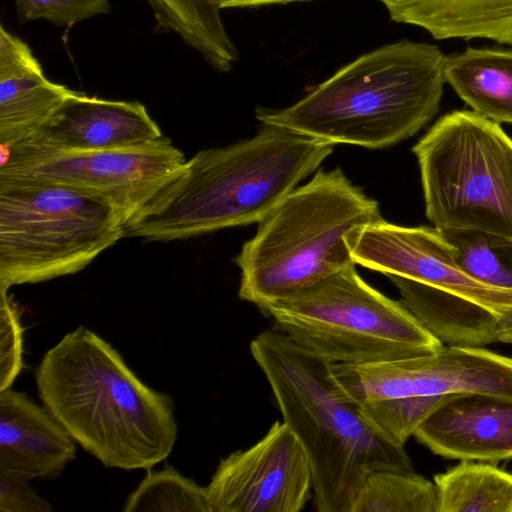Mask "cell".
<instances>
[{
	"label": "cell",
	"instance_id": "obj_1",
	"mask_svg": "<svg viewBox=\"0 0 512 512\" xmlns=\"http://www.w3.org/2000/svg\"><path fill=\"white\" fill-rule=\"evenodd\" d=\"M270 124L249 139L199 150L124 225L125 237L184 240L258 223L333 152Z\"/></svg>",
	"mask_w": 512,
	"mask_h": 512
},
{
	"label": "cell",
	"instance_id": "obj_2",
	"mask_svg": "<svg viewBox=\"0 0 512 512\" xmlns=\"http://www.w3.org/2000/svg\"><path fill=\"white\" fill-rule=\"evenodd\" d=\"M44 407L107 468L146 469L177 438L171 397L143 383L121 355L84 326L67 333L35 370Z\"/></svg>",
	"mask_w": 512,
	"mask_h": 512
},
{
	"label": "cell",
	"instance_id": "obj_3",
	"mask_svg": "<svg viewBox=\"0 0 512 512\" xmlns=\"http://www.w3.org/2000/svg\"><path fill=\"white\" fill-rule=\"evenodd\" d=\"M444 57L429 43L387 44L341 67L286 108L257 107L256 118L333 145L383 149L416 134L438 112Z\"/></svg>",
	"mask_w": 512,
	"mask_h": 512
},
{
	"label": "cell",
	"instance_id": "obj_4",
	"mask_svg": "<svg viewBox=\"0 0 512 512\" xmlns=\"http://www.w3.org/2000/svg\"><path fill=\"white\" fill-rule=\"evenodd\" d=\"M251 354L282 414L308 457L315 508L352 512L368 474L412 470L404 446L389 442L343 398L332 363L272 328L256 336Z\"/></svg>",
	"mask_w": 512,
	"mask_h": 512
},
{
	"label": "cell",
	"instance_id": "obj_5",
	"mask_svg": "<svg viewBox=\"0 0 512 512\" xmlns=\"http://www.w3.org/2000/svg\"><path fill=\"white\" fill-rule=\"evenodd\" d=\"M382 218L378 202L340 167L317 170L259 222L234 259L238 295L259 310L355 264L348 234Z\"/></svg>",
	"mask_w": 512,
	"mask_h": 512
},
{
	"label": "cell",
	"instance_id": "obj_6",
	"mask_svg": "<svg viewBox=\"0 0 512 512\" xmlns=\"http://www.w3.org/2000/svg\"><path fill=\"white\" fill-rule=\"evenodd\" d=\"M106 198L72 186L0 177V289L75 274L125 237Z\"/></svg>",
	"mask_w": 512,
	"mask_h": 512
},
{
	"label": "cell",
	"instance_id": "obj_7",
	"mask_svg": "<svg viewBox=\"0 0 512 512\" xmlns=\"http://www.w3.org/2000/svg\"><path fill=\"white\" fill-rule=\"evenodd\" d=\"M355 265L261 312L296 344L334 364L405 359L443 345L402 301L367 284Z\"/></svg>",
	"mask_w": 512,
	"mask_h": 512
},
{
	"label": "cell",
	"instance_id": "obj_8",
	"mask_svg": "<svg viewBox=\"0 0 512 512\" xmlns=\"http://www.w3.org/2000/svg\"><path fill=\"white\" fill-rule=\"evenodd\" d=\"M426 217L439 231L512 240V139L474 111L442 116L413 146Z\"/></svg>",
	"mask_w": 512,
	"mask_h": 512
},
{
	"label": "cell",
	"instance_id": "obj_9",
	"mask_svg": "<svg viewBox=\"0 0 512 512\" xmlns=\"http://www.w3.org/2000/svg\"><path fill=\"white\" fill-rule=\"evenodd\" d=\"M340 395L354 404L408 396L482 393L512 399V358L479 346L442 345L391 361L331 365Z\"/></svg>",
	"mask_w": 512,
	"mask_h": 512
},
{
	"label": "cell",
	"instance_id": "obj_10",
	"mask_svg": "<svg viewBox=\"0 0 512 512\" xmlns=\"http://www.w3.org/2000/svg\"><path fill=\"white\" fill-rule=\"evenodd\" d=\"M186 161L170 139L126 148L59 152L0 168V177H26L72 186L109 200L125 222L141 209Z\"/></svg>",
	"mask_w": 512,
	"mask_h": 512
},
{
	"label": "cell",
	"instance_id": "obj_11",
	"mask_svg": "<svg viewBox=\"0 0 512 512\" xmlns=\"http://www.w3.org/2000/svg\"><path fill=\"white\" fill-rule=\"evenodd\" d=\"M204 491L210 512H299L313 491L310 463L291 428L276 421L223 458Z\"/></svg>",
	"mask_w": 512,
	"mask_h": 512
},
{
	"label": "cell",
	"instance_id": "obj_12",
	"mask_svg": "<svg viewBox=\"0 0 512 512\" xmlns=\"http://www.w3.org/2000/svg\"><path fill=\"white\" fill-rule=\"evenodd\" d=\"M346 241L355 264L450 292L500 316L512 310V290L470 276L435 227H405L380 218L352 230Z\"/></svg>",
	"mask_w": 512,
	"mask_h": 512
},
{
	"label": "cell",
	"instance_id": "obj_13",
	"mask_svg": "<svg viewBox=\"0 0 512 512\" xmlns=\"http://www.w3.org/2000/svg\"><path fill=\"white\" fill-rule=\"evenodd\" d=\"M162 137L160 127L140 102L107 100L78 92L33 136L0 146V168L51 153L126 148Z\"/></svg>",
	"mask_w": 512,
	"mask_h": 512
},
{
	"label": "cell",
	"instance_id": "obj_14",
	"mask_svg": "<svg viewBox=\"0 0 512 512\" xmlns=\"http://www.w3.org/2000/svg\"><path fill=\"white\" fill-rule=\"evenodd\" d=\"M448 459L495 463L512 458V399L482 393L456 394L413 435Z\"/></svg>",
	"mask_w": 512,
	"mask_h": 512
},
{
	"label": "cell",
	"instance_id": "obj_15",
	"mask_svg": "<svg viewBox=\"0 0 512 512\" xmlns=\"http://www.w3.org/2000/svg\"><path fill=\"white\" fill-rule=\"evenodd\" d=\"M75 443L45 407L11 388L0 391V470L55 480L75 458Z\"/></svg>",
	"mask_w": 512,
	"mask_h": 512
},
{
	"label": "cell",
	"instance_id": "obj_16",
	"mask_svg": "<svg viewBox=\"0 0 512 512\" xmlns=\"http://www.w3.org/2000/svg\"><path fill=\"white\" fill-rule=\"evenodd\" d=\"M77 93L50 81L30 47L0 26V146L33 136Z\"/></svg>",
	"mask_w": 512,
	"mask_h": 512
},
{
	"label": "cell",
	"instance_id": "obj_17",
	"mask_svg": "<svg viewBox=\"0 0 512 512\" xmlns=\"http://www.w3.org/2000/svg\"><path fill=\"white\" fill-rule=\"evenodd\" d=\"M390 19L435 39L484 38L512 46V0H379Z\"/></svg>",
	"mask_w": 512,
	"mask_h": 512
},
{
	"label": "cell",
	"instance_id": "obj_18",
	"mask_svg": "<svg viewBox=\"0 0 512 512\" xmlns=\"http://www.w3.org/2000/svg\"><path fill=\"white\" fill-rule=\"evenodd\" d=\"M401 301L442 343L481 346L497 341L500 315L444 290L387 275Z\"/></svg>",
	"mask_w": 512,
	"mask_h": 512
},
{
	"label": "cell",
	"instance_id": "obj_19",
	"mask_svg": "<svg viewBox=\"0 0 512 512\" xmlns=\"http://www.w3.org/2000/svg\"><path fill=\"white\" fill-rule=\"evenodd\" d=\"M444 77L474 112L512 124V48L468 47L445 55Z\"/></svg>",
	"mask_w": 512,
	"mask_h": 512
},
{
	"label": "cell",
	"instance_id": "obj_20",
	"mask_svg": "<svg viewBox=\"0 0 512 512\" xmlns=\"http://www.w3.org/2000/svg\"><path fill=\"white\" fill-rule=\"evenodd\" d=\"M161 29L176 33L220 72H228L239 59L213 0H146Z\"/></svg>",
	"mask_w": 512,
	"mask_h": 512
},
{
	"label": "cell",
	"instance_id": "obj_21",
	"mask_svg": "<svg viewBox=\"0 0 512 512\" xmlns=\"http://www.w3.org/2000/svg\"><path fill=\"white\" fill-rule=\"evenodd\" d=\"M436 512H512V473L490 462H461L434 476Z\"/></svg>",
	"mask_w": 512,
	"mask_h": 512
},
{
	"label": "cell",
	"instance_id": "obj_22",
	"mask_svg": "<svg viewBox=\"0 0 512 512\" xmlns=\"http://www.w3.org/2000/svg\"><path fill=\"white\" fill-rule=\"evenodd\" d=\"M352 512H436L435 484L412 470H375L364 480Z\"/></svg>",
	"mask_w": 512,
	"mask_h": 512
},
{
	"label": "cell",
	"instance_id": "obj_23",
	"mask_svg": "<svg viewBox=\"0 0 512 512\" xmlns=\"http://www.w3.org/2000/svg\"><path fill=\"white\" fill-rule=\"evenodd\" d=\"M462 268L476 280L512 290V240L471 230L440 231Z\"/></svg>",
	"mask_w": 512,
	"mask_h": 512
},
{
	"label": "cell",
	"instance_id": "obj_24",
	"mask_svg": "<svg viewBox=\"0 0 512 512\" xmlns=\"http://www.w3.org/2000/svg\"><path fill=\"white\" fill-rule=\"evenodd\" d=\"M123 511L210 512L204 487L169 465L160 471L148 470L144 479L128 496Z\"/></svg>",
	"mask_w": 512,
	"mask_h": 512
},
{
	"label": "cell",
	"instance_id": "obj_25",
	"mask_svg": "<svg viewBox=\"0 0 512 512\" xmlns=\"http://www.w3.org/2000/svg\"><path fill=\"white\" fill-rule=\"evenodd\" d=\"M456 394L408 396L356 404L362 417L389 442L404 446L439 406Z\"/></svg>",
	"mask_w": 512,
	"mask_h": 512
},
{
	"label": "cell",
	"instance_id": "obj_26",
	"mask_svg": "<svg viewBox=\"0 0 512 512\" xmlns=\"http://www.w3.org/2000/svg\"><path fill=\"white\" fill-rule=\"evenodd\" d=\"M20 23L44 19L56 26H71L109 13V0H15Z\"/></svg>",
	"mask_w": 512,
	"mask_h": 512
},
{
	"label": "cell",
	"instance_id": "obj_27",
	"mask_svg": "<svg viewBox=\"0 0 512 512\" xmlns=\"http://www.w3.org/2000/svg\"><path fill=\"white\" fill-rule=\"evenodd\" d=\"M8 291L0 289V391L11 388L23 367V328Z\"/></svg>",
	"mask_w": 512,
	"mask_h": 512
},
{
	"label": "cell",
	"instance_id": "obj_28",
	"mask_svg": "<svg viewBox=\"0 0 512 512\" xmlns=\"http://www.w3.org/2000/svg\"><path fill=\"white\" fill-rule=\"evenodd\" d=\"M29 480L0 470V512H50L51 504L40 497Z\"/></svg>",
	"mask_w": 512,
	"mask_h": 512
},
{
	"label": "cell",
	"instance_id": "obj_29",
	"mask_svg": "<svg viewBox=\"0 0 512 512\" xmlns=\"http://www.w3.org/2000/svg\"><path fill=\"white\" fill-rule=\"evenodd\" d=\"M214 3L220 8H235V7H254L261 5L271 4H287L293 2H304L310 0H213Z\"/></svg>",
	"mask_w": 512,
	"mask_h": 512
},
{
	"label": "cell",
	"instance_id": "obj_30",
	"mask_svg": "<svg viewBox=\"0 0 512 512\" xmlns=\"http://www.w3.org/2000/svg\"><path fill=\"white\" fill-rule=\"evenodd\" d=\"M497 341L512 344V310L500 316Z\"/></svg>",
	"mask_w": 512,
	"mask_h": 512
}]
</instances>
